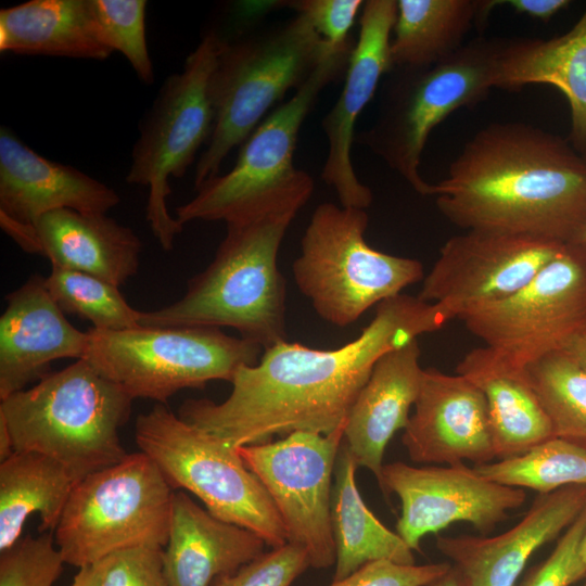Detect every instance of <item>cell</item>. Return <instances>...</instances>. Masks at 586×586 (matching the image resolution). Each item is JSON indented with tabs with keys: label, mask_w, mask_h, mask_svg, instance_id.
I'll return each instance as SVG.
<instances>
[{
	"label": "cell",
	"mask_w": 586,
	"mask_h": 586,
	"mask_svg": "<svg viewBox=\"0 0 586 586\" xmlns=\"http://www.w3.org/2000/svg\"><path fill=\"white\" fill-rule=\"evenodd\" d=\"M451 319L437 304L404 293L377 305L371 322L335 349L283 341L238 370L221 403L188 399L178 416L234 448L293 432L330 434L345 426L377 361Z\"/></svg>",
	"instance_id": "obj_1"
},
{
	"label": "cell",
	"mask_w": 586,
	"mask_h": 586,
	"mask_svg": "<svg viewBox=\"0 0 586 586\" xmlns=\"http://www.w3.org/2000/svg\"><path fill=\"white\" fill-rule=\"evenodd\" d=\"M453 225L576 243L586 225V160L568 140L521 122L480 129L434 183Z\"/></svg>",
	"instance_id": "obj_2"
},
{
	"label": "cell",
	"mask_w": 586,
	"mask_h": 586,
	"mask_svg": "<svg viewBox=\"0 0 586 586\" xmlns=\"http://www.w3.org/2000/svg\"><path fill=\"white\" fill-rule=\"evenodd\" d=\"M313 190V178L305 173L229 218L213 260L189 279L184 295L141 311L140 326L228 327L264 351L286 341V285L278 252Z\"/></svg>",
	"instance_id": "obj_3"
},
{
	"label": "cell",
	"mask_w": 586,
	"mask_h": 586,
	"mask_svg": "<svg viewBox=\"0 0 586 586\" xmlns=\"http://www.w3.org/2000/svg\"><path fill=\"white\" fill-rule=\"evenodd\" d=\"M132 400L78 359L2 399L0 416L10 429L14 451L44 455L78 483L128 455L119 430L129 420Z\"/></svg>",
	"instance_id": "obj_4"
},
{
	"label": "cell",
	"mask_w": 586,
	"mask_h": 586,
	"mask_svg": "<svg viewBox=\"0 0 586 586\" xmlns=\"http://www.w3.org/2000/svg\"><path fill=\"white\" fill-rule=\"evenodd\" d=\"M340 50L331 48L298 13L268 29L224 39L208 81L214 126L195 167V190L219 175L227 155L244 143L277 101Z\"/></svg>",
	"instance_id": "obj_5"
},
{
	"label": "cell",
	"mask_w": 586,
	"mask_h": 586,
	"mask_svg": "<svg viewBox=\"0 0 586 586\" xmlns=\"http://www.w3.org/2000/svg\"><path fill=\"white\" fill-rule=\"evenodd\" d=\"M504 39L475 38L445 61L426 68H393L371 127L355 135L421 195L434 183L419 173L433 129L451 113L485 100Z\"/></svg>",
	"instance_id": "obj_6"
},
{
	"label": "cell",
	"mask_w": 586,
	"mask_h": 586,
	"mask_svg": "<svg viewBox=\"0 0 586 586\" xmlns=\"http://www.w3.org/2000/svg\"><path fill=\"white\" fill-rule=\"evenodd\" d=\"M173 487L144 453L75 484L53 532L66 564L82 568L130 549H164Z\"/></svg>",
	"instance_id": "obj_7"
},
{
	"label": "cell",
	"mask_w": 586,
	"mask_h": 586,
	"mask_svg": "<svg viewBox=\"0 0 586 586\" xmlns=\"http://www.w3.org/2000/svg\"><path fill=\"white\" fill-rule=\"evenodd\" d=\"M365 209L321 203L314 211L292 270L319 317L347 327L371 306L424 279L415 258L377 251L365 239Z\"/></svg>",
	"instance_id": "obj_8"
},
{
	"label": "cell",
	"mask_w": 586,
	"mask_h": 586,
	"mask_svg": "<svg viewBox=\"0 0 586 586\" xmlns=\"http://www.w3.org/2000/svg\"><path fill=\"white\" fill-rule=\"evenodd\" d=\"M82 359L131 398L166 404L184 388H204L214 380H233L254 366L263 351L219 328L143 327L107 331L89 329Z\"/></svg>",
	"instance_id": "obj_9"
},
{
	"label": "cell",
	"mask_w": 586,
	"mask_h": 586,
	"mask_svg": "<svg viewBox=\"0 0 586 586\" xmlns=\"http://www.w3.org/2000/svg\"><path fill=\"white\" fill-rule=\"evenodd\" d=\"M135 440L173 489L192 493L211 514L256 533L272 548L288 543L271 497L237 448L186 422L164 404L138 416Z\"/></svg>",
	"instance_id": "obj_10"
},
{
	"label": "cell",
	"mask_w": 586,
	"mask_h": 586,
	"mask_svg": "<svg viewBox=\"0 0 586 586\" xmlns=\"http://www.w3.org/2000/svg\"><path fill=\"white\" fill-rule=\"evenodd\" d=\"M222 40L215 30L206 33L187 56L182 71L167 77L131 152L126 181L148 187L145 219L165 251L173 250L183 228L167 209L169 179L181 178L211 138L214 112L208 81Z\"/></svg>",
	"instance_id": "obj_11"
},
{
	"label": "cell",
	"mask_w": 586,
	"mask_h": 586,
	"mask_svg": "<svg viewBox=\"0 0 586 586\" xmlns=\"http://www.w3.org/2000/svg\"><path fill=\"white\" fill-rule=\"evenodd\" d=\"M458 319L512 366L526 369L586 332V247L568 243L515 293Z\"/></svg>",
	"instance_id": "obj_12"
},
{
	"label": "cell",
	"mask_w": 586,
	"mask_h": 586,
	"mask_svg": "<svg viewBox=\"0 0 586 586\" xmlns=\"http://www.w3.org/2000/svg\"><path fill=\"white\" fill-rule=\"evenodd\" d=\"M353 47L329 54L283 104L244 141L234 166L206 180L176 208L182 224L224 220L260 198L289 186L306 171L293 164L300 130L320 92L346 72Z\"/></svg>",
	"instance_id": "obj_13"
},
{
	"label": "cell",
	"mask_w": 586,
	"mask_h": 586,
	"mask_svg": "<svg viewBox=\"0 0 586 586\" xmlns=\"http://www.w3.org/2000/svg\"><path fill=\"white\" fill-rule=\"evenodd\" d=\"M344 428L330 434L293 432L277 442L237 448L271 497L288 543L303 547L315 569L335 563L331 481Z\"/></svg>",
	"instance_id": "obj_14"
},
{
	"label": "cell",
	"mask_w": 586,
	"mask_h": 586,
	"mask_svg": "<svg viewBox=\"0 0 586 586\" xmlns=\"http://www.w3.org/2000/svg\"><path fill=\"white\" fill-rule=\"evenodd\" d=\"M564 245L531 235L468 230L441 247L418 297L458 319L473 307L515 293Z\"/></svg>",
	"instance_id": "obj_15"
},
{
	"label": "cell",
	"mask_w": 586,
	"mask_h": 586,
	"mask_svg": "<svg viewBox=\"0 0 586 586\" xmlns=\"http://www.w3.org/2000/svg\"><path fill=\"white\" fill-rule=\"evenodd\" d=\"M379 486L399 497L402 513L395 530L412 551L420 550L426 534L455 522L489 534L526 499L524 489L492 482L464 462L412 467L395 461L383 466Z\"/></svg>",
	"instance_id": "obj_16"
},
{
	"label": "cell",
	"mask_w": 586,
	"mask_h": 586,
	"mask_svg": "<svg viewBox=\"0 0 586 586\" xmlns=\"http://www.w3.org/2000/svg\"><path fill=\"white\" fill-rule=\"evenodd\" d=\"M396 16L397 0L364 2L343 90L321 122L329 144L321 178L336 192L343 207L366 209L373 200L370 188L355 173L351 153L359 115L373 98L381 77L393 69L390 49Z\"/></svg>",
	"instance_id": "obj_17"
},
{
	"label": "cell",
	"mask_w": 586,
	"mask_h": 586,
	"mask_svg": "<svg viewBox=\"0 0 586 586\" xmlns=\"http://www.w3.org/2000/svg\"><path fill=\"white\" fill-rule=\"evenodd\" d=\"M413 406L402 435L413 462L480 466L495 459L486 398L466 377L423 369Z\"/></svg>",
	"instance_id": "obj_18"
},
{
	"label": "cell",
	"mask_w": 586,
	"mask_h": 586,
	"mask_svg": "<svg viewBox=\"0 0 586 586\" xmlns=\"http://www.w3.org/2000/svg\"><path fill=\"white\" fill-rule=\"evenodd\" d=\"M586 508V486L538 494L524 517L493 536H442L436 548L458 572L462 586H514L533 553L566 530Z\"/></svg>",
	"instance_id": "obj_19"
},
{
	"label": "cell",
	"mask_w": 586,
	"mask_h": 586,
	"mask_svg": "<svg viewBox=\"0 0 586 586\" xmlns=\"http://www.w3.org/2000/svg\"><path fill=\"white\" fill-rule=\"evenodd\" d=\"M119 202L111 187L71 165L43 157L1 127V227L33 226L43 215L64 208L106 215Z\"/></svg>",
	"instance_id": "obj_20"
},
{
	"label": "cell",
	"mask_w": 586,
	"mask_h": 586,
	"mask_svg": "<svg viewBox=\"0 0 586 586\" xmlns=\"http://www.w3.org/2000/svg\"><path fill=\"white\" fill-rule=\"evenodd\" d=\"M0 317V399L25 390L61 358L82 359L88 333L76 329L51 297L46 277L30 276L5 295Z\"/></svg>",
	"instance_id": "obj_21"
},
{
	"label": "cell",
	"mask_w": 586,
	"mask_h": 586,
	"mask_svg": "<svg viewBox=\"0 0 586 586\" xmlns=\"http://www.w3.org/2000/svg\"><path fill=\"white\" fill-rule=\"evenodd\" d=\"M1 228L22 250L46 257L51 266L87 272L118 288L139 269V237L106 215L64 208L43 215L33 226Z\"/></svg>",
	"instance_id": "obj_22"
},
{
	"label": "cell",
	"mask_w": 586,
	"mask_h": 586,
	"mask_svg": "<svg viewBox=\"0 0 586 586\" xmlns=\"http://www.w3.org/2000/svg\"><path fill=\"white\" fill-rule=\"evenodd\" d=\"M418 340L384 354L360 390L347 417L344 443L357 467L370 470L378 483L383 456L393 435L405 429L420 390L423 369Z\"/></svg>",
	"instance_id": "obj_23"
},
{
	"label": "cell",
	"mask_w": 586,
	"mask_h": 586,
	"mask_svg": "<svg viewBox=\"0 0 586 586\" xmlns=\"http://www.w3.org/2000/svg\"><path fill=\"white\" fill-rule=\"evenodd\" d=\"M265 545L256 533L219 520L184 492H174L169 537L162 553L171 586H212L216 577L259 557Z\"/></svg>",
	"instance_id": "obj_24"
},
{
	"label": "cell",
	"mask_w": 586,
	"mask_h": 586,
	"mask_svg": "<svg viewBox=\"0 0 586 586\" xmlns=\"http://www.w3.org/2000/svg\"><path fill=\"white\" fill-rule=\"evenodd\" d=\"M543 84L559 89L571 112L569 143L586 160V10L565 34L550 39H504L494 88Z\"/></svg>",
	"instance_id": "obj_25"
},
{
	"label": "cell",
	"mask_w": 586,
	"mask_h": 586,
	"mask_svg": "<svg viewBox=\"0 0 586 586\" xmlns=\"http://www.w3.org/2000/svg\"><path fill=\"white\" fill-rule=\"evenodd\" d=\"M456 370L486 398L496 460L524 454L555 436L526 369L512 366L483 346L468 352Z\"/></svg>",
	"instance_id": "obj_26"
},
{
	"label": "cell",
	"mask_w": 586,
	"mask_h": 586,
	"mask_svg": "<svg viewBox=\"0 0 586 586\" xmlns=\"http://www.w3.org/2000/svg\"><path fill=\"white\" fill-rule=\"evenodd\" d=\"M0 51L95 61L113 53L99 37L88 0H29L1 9Z\"/></svg>",
	"instance_id": "obj_27"
},
{
	"label": "cell",
	"mask_w": 586,
	"mask_h": 586,
	"mask_svg": "<svg viewBox=\"0 0 586 586\" xmlns=\"http://www.w3.org/2000/svg\"><path fill=\"white\" fill-rule=\"evenodd\" d=\"M496 0H397L391 39L393 68H426L464 46L473 26H484Z\"/></svg>",
	"instance_id": "obj_28"
},
{
	"label": "cell",
	"mask_w": 586,
	"mask_h": 586,
	"mask_svg": "<svg viewBox=\"0 0 586 586\" xmlns=\"http://www.w3.org/2000/svg\"><path fill=\"white\" fill-rule=\"evenodd\" d=\"M357 468L343 441L335 463L331 497L336 555L333 581L342 579L374 560L415 564L412 550L366 506L356 484Z\"/></svg>",
	"instance_id": "obj_29"
},
{
	"label": "cell",
	"mask_w": 586,
	"mask_h": 586,
	"mask_svg": "<svg viewBox=\"0 0 586 586\" xmlns=\"http://www.w3.org/2000/svg\"><path fill=\"white\" fill-rule=\"evenodd\" d=\"M76 482L58 461L14 451L0 463V552L12 547L33 514L39 533L54 532Z\"/></svg>",
	"instance_id": "obj_30"
},
{
	"label": "cell",
	"mask_w": 586,
	"mask_h": 586,
	"mask_svg": "<svg viewBox=\"0 0 586 586\" xmlns=\"http://www.w3.org/2000/svg\"><path fill=\"white\" fill-rule=\"evenodd\" d=\"M473 468L492 482L538 494L571 485L586 486V449L556 436L519 456Z\"/></svg>",
	"instance_id": "obj_31"
},
{
	"label": "cell",
	"mask_w": 586,
	"mask_h": 586,
	"mask_svg": "<svg viewBox=\"0 0 586 586\" xmlns=\"http://www.w3.org/2000/svg\"><path fill=\"white\" fill-rule=\"evenodd\" d=\"M526 371L553 435L586 449V371L565 352L545 356Z\"/></svg>",
	"instance_id": "obj_32"
},
{
	"label": "cell",
	"mask_w": 586,
	"mask_h": 586,
	"mask_svg": "<svg viewBox=\"0 0 586 586\" xmlns=\"http://www.w3.org/2000/svg\"><path fill=\"white\" fill-rule=\"evenodd\" d=\"M46 286L64 314L90 321L93 329L120 331L140 327L141 311L127 303L118 286L99 277L52 266Z\"/></svg>",
	"instance_id": "obj_33"
},
{
	"label": "cell",
	"mask_w": 586,
	"mask_h": 586,
	"mask_svg": "<svg viewBox=\"0 0 586 586\" xmlns=\"http://www.w3.org/2000/svg\"><path fill=\"white\" fill-rule=\"evenodd\" d=\"M102 42L122 53L138 78L154 82V67L145 36V0H88Z\"/></svg>",
	"instance_id": "obj_34"
},
{
	"label": "cell",
	"mask_w": 586,
	"mask_h": 586,
	"mask_svg": "<svg viewBox=\"0 0 586 586\" xmlns=\"http://www.w3.org/2000/svg\"><path fill=\"white\" fill-rule=\"evenodd\" d=\"M64 564L53 532L21 537L0 552V586H53Z\"/></svg>",
	"instance_id": "obj_35"
},
{
	"label": "cell",
	"mask_w": 586,
	"mask_h": 586,
	"mask_svg": "<svg viewBox=\"0 0 586 586\" xmlns=\"http://www.w3.org/2000/svg\"><path fill=\"white\" fill-rule=\"evenodd\" d=\"M309 566L306 550L286 543L263 552L234 573L216 577L212 586H291Z\"/></svg>",
	"instance_id": "obj_36"
},
{
	"label": "cell",
	"mask_w": 586,
	"mask_h": 586,
	"mask_svg": "<svg viewBox=\"0 0 586 586\" xmlns=\"http://www.w3.org/2000/svg\"><path fill=\"white\" fill-rule=\"evenodd\" d=\"M586 530V508L565 530L549 557L532 568L519 586H571L586 575L579 545Z\"/></svg>",
	"instance_id": "obj_37"
},
{
	"label": "cell",
	"mask_w": 586,
	"mask_h": 586,
	"mask_svg": "<svg viewBox=\"0 0 586 586\" xmlns=\"http://www.w3.org/2000/svg\"><path fill=\"white\" fill-rule=\"evenodd\" d=\"M163 549H130L100 561L102 586H171L164 571Z\"/></svg>",
	"instance_id": "obj_38"
},
{
	"label": "cell",
	"mask_w": 586,
	"mask_h": 586,
	"mask_svg": "<svg viewBox=\"0 0 586 586\" xmlns=\"http://www.w3.org/2000/svg\"><path fill=\"white\" fill-rule=\"evenodd\" d=\"M451 568L450 562L402 564L387 559L361 565L328 586H428Z\"/></svg>",
	"instance_id": "obj_39"
},
{
	"label": "cell",
	"mask_w": 586,
	"mask_h": 586,
	"mask_svg": "<svg viewBox=\"0 0 586 586\" xmlns=\"http://www.w3.org/2000/svg\"><path fill=\"white\" fill-rule=\"evenodd\" d=\"M289 7L304 15L315 31L333 49L352 46L348 33L364 7L361 0H297Z\"/></svg>",
	"instance_id": "obj_40"
},
{
	"label": "cell",
	"mask_w": 586,
	"mask_h": 586,
	"mask_svg": "<svg viewBox=\"0 0 586 586\" xmlns=\"http://www.w3.org/2000/svg\"><path fill=\"white\" fill-rule=\"evenodd\" d=\"M502 3L509 5L515 13L527 15L534 20L548 22L559 11L570 4L568 0H507Z\"/></svg>",
	"instance_id": "obj_41"
},
{
	"label": "cell",
	"mask_w": 586,
	"mask_h": 586,
	"mask_svg": "<svg viewBox=\"0 0 586 586\" xmlns=\"http://www.w3.org/2000/svg\"><path fill=\"white\" fill-rule=\"evenodd\" d=\"M71 586H102L100 563L79 568Z\"/></svg>",
	"instance_id": "obj_42"
},
{
	"label": "cell",
	"mask_w": 586,
	"mask_h": 586,
	"mask_svg": "<svg viewBox=\"0 0 586 586\" xmlns=\"http://www.w3.org/2000/svg\"><path fill=\"white\" fill-rule=\"evenodd\" d=\"M564 352L586 371V332L579 335Z\"/></svg>",
	"instance_id": "obj_43"
},
{
	"label": "cell",
	"mask_w": 586,
	"mask_h": 586,
	"mask_svg": "<svg viewBox=\"0 0 586 586\" xmlns=\"http://www.w3.org/2000/svg\"><path fill=\"white\" fill-rule=\"evenodd\" d=\"M14 453L12 436L5 419L0 416V461Z\"/></svg>",
	"instance_id": "obj_44"
},
{
	"label": "cell",
	"mask_w": 586,
	"mask_h": 586,
	"mask_svg": "<svg viewBox=\"0 0 586 586\" xmlns=\"http://www.w3.org/2000/svg\"><path fill=\"white\" fill-rule=\"evenodd\" d=\"M428 586H462L460 576L455 568H451L442 576L433 581Z\"/></svg>",
	"instance_id": "obj_45"
},
{
	"label": "cell",
	"mask_w": 586,
	"mask_h": 586,
	"mask_svg": "<svg viewBox=\"0 0 586 586\" xmlns=\"http://www.w3.org/2000/svg\"><path fill=\"white\" fill-rule=\"evenodd\" d=\"M579 557L584 566L586 568V530L579 545Z\"/></svg>",
	"instance_id": "obj_46"
},
{
	"label": "cell",
	"mask_w": 586,
	"mask_h": 586,
	"mask_svg": "<svg viewBox=\"0 0 586 586\" xmlns=\"http://www.w3.org/2000/svg\"><path fill=\"white\" fill-rule=\"evenodd\" d=\"M576 244H581V245L586 247V225H585L584 229L582 230L581 235H579Z\"/></svg>",
	"instance_id": "obj_47"
},
{
	"label": "cell",
	"mask_w": 586,
	"mask_h": 586,
	"mask_svg": "<svg viewBox=\"0 0 586 586\" xmlns=\"http://www.w3.org/2000/svg\"><path fill=\"white\" fill-rule=\"evenodd\" d=\"M585 586H586V584H585Z\"/></svg>",
	"instance_id": "obj_48"
}]
</instances>
